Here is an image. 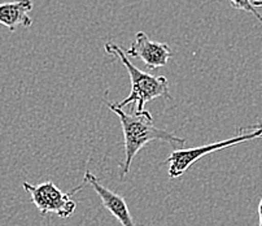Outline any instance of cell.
Here are the masks:
<instances>
[{
    "mask_svg": "<svg viewBox=\"0 0 262 226\" xmlns=\"http://www.w3.org/2000/svg\"><path fill=\"white\" fill-rule=\"evenodd\" d=\"M106 106L120 117L121 125H122L123 139H125V160L120 167L121 178H123L128 173L133 160L147 143L152 140H161L176 147V150L182 148L187 143L184 138L177 137L173 133L155 126L151 113L145 109L131 115V113H126L122 108L116 104L106 103Z\"/></svg>",
    "mask_w": 262,
    "mask_h": 226,
    "instance_id": "6da1fadb",
    "label": "cell"
},
{
    "mask_svg": "<svg viewBox=\"0 0 262 226\" xmlns=\"http://www.w3.org/2000/svg\"><path fill=\"white\" fill-rule=\"evenodd\" d=\"M105 52L109 56H115L121 60L123 67L126 68L131 81V92L127 98L123 99L120 103H116V106L123 108L130 103L137 104L135 112L144 111V106L148 101L154 100L157 98H165L170 100V92H169V81L164 75H152L149 73H145L143 70L138 69L133 63L130 61L128 56L126 55L122 47L113 42H108L104 46Z\"/></svg>",
    "mask_w": 262,
    "mask_h": 226,
    "instance_id": "7a4b0ae2",
    "label": "cell"
},
{
    "mask_svg": "<svg viewBox=\"0 0 262 226\" xmlns=\"http://www.w3.org/2000/svg\"><path fill=\"white\" fill-rule=\"evenodd\" d=\"M262 138V122H257L254 125L248 126L247 129H240L239 134L235 137L229 138V139L220 140V142L210 143V145L200 146V147L193 148H177L176 151L171 152V155L166 159V164L169 165L167 168V174L171 179L179 178L183 176L188 168L192 164H195L198 160L201 157L207 156L212 152L225 150V148L232 147V146L240 145L243 142H248V140L258 139Z\"/></svg>",
    "mask_w": 262,
    "mask_h": 226,
    "instance_id": "3957f363",
    "label": "cell"
},
{
    "mask_svg": "<svg viewBox=\"0 0 262 226\" xmlns=\"http://www.w3.org/2000/svg\"><path fill=\"white\" fill-rule=\"evenodd\" d=\"M84 184L86 182L83 181L81 186H77L70 193H64L60 190L52 181L43 182L36 186L24 182L23 187L26 193H29L33 204L42 215L55 213L60 218H69L70 216L74 215V211L77 208V203L73 200L72 196L77 191L82 190Z\"/></svg>",
    "mask_w": 262,
    "mask_h": 226,
    "instance_id": "277c9868",
    "label": "cell"
},
{
    "mask_svg": "<svg viewBox=\"0 0 262 226\" xmlns=\"http://www.w3.org/2000/svg\"><path fill=\"white\" fill-rule=\"evenodd\" d=\"M131 59L142 60L149 69H159L165 67L173 56L167 43H160L151 40L144 31H138L135 40L131 43L130 48L125 51Z\"/></svg>",
    "mask_w": 262,
    "mask_h": 226,
    "instance_id": "5b68a950",
    "label": "cell"
},
{
    "mask_svg": "<svg viewBox=\"0 0 262 226\" xmlns=\"http://www.w3.org/2000/svg\"><path fill=\"white\" fill-rule=\"evenodd\" d=\"M83 181L86 182V183H89L90 186L94 189V191H95V193L98 194L99 198H100L103 206L111 212L112 216H115V217L120 221L121 225L137 226L135 225L134 220H133V216H131L130 210H128L127 203H126V200L122 196L111 191L109 189H106L105 186H103V184L100 183V181H99V179L90 171H86Z\"/></svg>",
    "mask_w": 262,
    "mask_h": 226,
    "instance_id": "8992f818",
    "label": "cell"
},
{
    "mask_svg": "<svg viewBox=\"0 0 262 226\" xmlns=\"http://www.w3.org/2000/svg\"><path fill=\"white\" fill-rule=\"evenodd\" d=\"M31 9V0H14L0 4V25L6 26L11 31H14L18 26L29 28L33 24L31 17L29 16Z\"/></svg>",
    "mask_w": 262,
    "mask_h": 226,
    "instance_id": "52a82bcc",
    "label": "cell"
},
{
    "mask_svg": "<svg viewBox=\"0 0 262 226\" xmlns=\"http://www.w3.org/2000/svg\"><path fill=\"white\" fill-rule=\"evenodd\" d=\"M230 2H231V7L234 9H237V11H246L253 14L262 26V16L257 12L256 7L253 6V2H252V0H230Z\"/></svg>",
    "mask_w": 262,
    "mask_h": 226,
    "instance_id": "ba28073f",
    "label": "cell"
},
{
    "mask_svg": "<svg viewBox=\"0 0 262 226\" xmlns=\"http://www.w3.org/2000/svg\"><path fill=\"white\" fill-rule=\"evenodd\" d=\"M258 226H262V196L259 198V204H258Z\"/></svg>",
    "mask_w": 262,
    "mask_h": 226,
    "instance_id": "9c48e42d",
    "label": "cell"
},
{
    "mask_svg": "<svg viewBox=\"0 0 262 226\" xmlns=\"http://www.w3.org/2000/svg\"><path fill=\"white\" fill-rule=\"evenodd\" d=\"M253 6L256 7V8L257 7H261L262 8V0H253Z\"/></svg>",
    "mask_w": 262,
    "mask_h": 226,
    "instance_id": "30bf717a",
    "label": "cell"
}]
</instances>
